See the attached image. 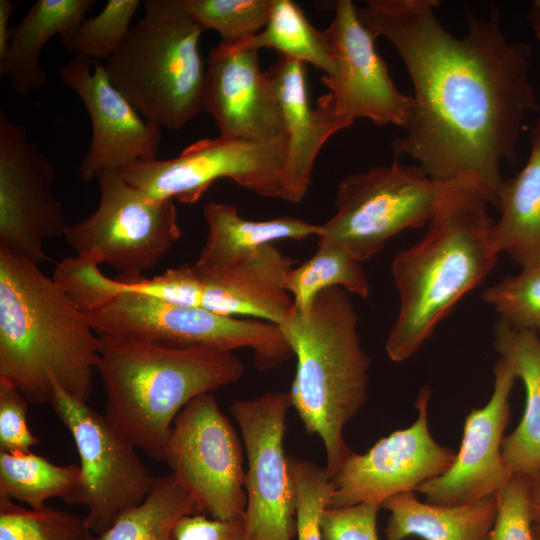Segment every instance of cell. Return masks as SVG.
Listing matches in <instances>:
<instances>
[{
  "label": "cell",
  "instance_id": "cell-1",
  "mask_svg": "<svg viewBox=\"0 0 540 540\" xmlns=\"http://www.w3.org/2000/svg\"><path fill=\"white\" fill-rule=\"evenodd\" d=\"M437 0H369L357 8L375 36L391 42L414 89L405 136L395 157L407 155L432 179L474 181L496 205L502 161L514 163L523 123L539 111L530 82L532 47L510 41L500 12L466 10L467 31L451 34L438 20Z\"/></svg>",
  "mask_w": 540,
  "mask_h": 540
},
{
  "label": "cell",
  "instance_id": "cell-2",
  "mask_svg": "<svg viewBox=\"0 0 540 540\" xmlns=\"http://www.w3.org/2000/svg\"><path fill=\"white\" fill-rule=\"evenodd\" d=\"M101 338L39 265L0 247V377L31 404L50 403L52 381L87 402Z\"/></svg>",
  "mask_w": 540,
  "mask_h": 540
},
{
  "label": "cell",
  "instance_id": "cell-37",
  "mask_svg": "<svg viewBox=\"0 0 540 540\" xmlns=\"http://www.w3.org/2000/svg\"><path fill=\"white\" fill-rule=\"evenodd\" d=\"M28 404L16 386L0 377V452L29 451L38 444L27 421Z\"/></svg>",
  "mask_w": 540,
  "mask_h": 540
},
{
  "label": "cell",
  "instance_id": "cell-26",
  "mask_svg": "<svg viewBox=\"0 0 540 540\" xmlns=\"http://www.w3.org/2000/svg\"><path fill=\"white\" fill-rule=\"evenodd\" d=\"M381 507L389 511L387 540H486L493 525L497 495L456 506L422 502L415 492L396 494Z\"/></svg>",
  "mask_w": 540,
  "mask_h": 540
},
{
  "label": "cell",
  "instance_id": "cell-5",
  "mask_svg": "<svg viewBox=\"0 0 540 540\" xmlns=\"http://www.w3.org/2000/svg\"><path fill=\"white\" fill-rule=\"evenodd\" d=\"M100 338L96 372L104 387L105 415L154 460H164L173 422L185 405L244 373L233 352Z\"/></svg>",
  "mask_w": 540,
  "mask_h": 540
},
{
  "label": "cell",
  "instance_id": "cell-42",
  "mask_svg": "<svg viewBox=\"0 0 540 540\" xmlns=\"http://www.w3.org/2000/svg\"><path fill=\"white\" fill-rule=\"evenodd\" d=\"M527 21L534 33H540V0H534L532 2L527 14Z\"/></svg>",
  "mask_w": 540,
  "mask_h": 540
},
{
  "label": "cell",
  "instance_id": "cell-16",
  "mask_svg": "<svg viewBox=\"0 0 540 540\" xmlns=\"http://www.w3.org/2000/svg\"><path fill=\"white\" fill-rule=\"evenodd\" d=\"M335 63L331 75L322 76L338 116L350 127L356 119L377 125L406 127L413 97L396 87L385 60L375 47V36L360 21L350 0H338L335 15L324 31Z\"/></svg>",
  "mask_w": 540,
  "mask_h": 540
},
{
  "label": "cell",
  "instance_id": "cell-11",
  "mask_svg": "<svg viewBox=\"0 0 540 540\" xmlns=\"http://www.w3.org/2000/svg\"><path fill=\"white\" fill-rule=\"evenodd\" d=\"M286 154L287 139L253 142L220 135L194 142L174 158L136 161L119 172L155 200L192 204L222 178L260 196L281 198Z\"/></svg>",
  "mask_w": 540,
  "mask_h": 540
},
{
  "label": "cell",
  "instance_id": "cell-12",
  "mask_svg": "<svg viewBox=\"0 0 540 540\" xmlns=\"http://www.w3.org/2000/svg\"><path fill=\"white\" fill-rule=\"evenodd\" d=\"M164 460L202 513L218 520L244 515L247 496L241 442L212 393L194 398L179 412Z\"/></svg>",
  "mask_w": 540,
  "mask_h": 540
},
{
  "label": "cell",
  "instance_id": "cell-31",
  "mask_svg": "<svg viewBox=\"0 0 540 540\" xmlns=\"http://www.w3.org/2000/svg\"><path fill=\"white\" fill-rule=\"evenodd\" d=\"M0 540H95L85 517L45 506L26 509L0 497Z\"/></svg>",
  "mask_w": 540,
  "mask_h": 540
},
{
  "label": "cell",
  "instance_id": "cell-36",
  "mask_svg": "<svg viewBox=\"0 0 540 540\" xmlns=\"http://www.w3.org/2000/svg\"><path fill=\"white\" fill-rule=\"evenodd\" d=\"M529 484L530 477L512 475L496 494V515L486 540H535Z\"/></svg>",
  "mask_w": 540,
  "mask_h": 540
},
{
  "label": "cell",
  "instance_id": "cell-18",
  "mask_svg": "<svg viewBox=\"0 0 540 540\" xmlns=\"http://www.w3.org/2000/svg\"><path fill=\"white\" fill-rule=\"evenodd\" d=\"M493 376L488 403L473 408L465 418L460 447L451 466L416 489L425 495V502L442 506L476 502L497 494L512 477L501 448L517 377L501 357L493 366Z\"/></svg>",
  "mask_w": 540,
  "mask_h": 540
},
{
  "label": "cell",
  "instance_id": "cell-38",
  "mask_svg": "<svg viewBox=\"0 0 540 540\" xmlns=\"http://www.w3.org/2000/svg\"><path fill=\"white\" fill-rule=\"evenodd\" d=\"M380 505L359 503L327 507L320 518L323 540H379L377 514Z\"/></svg>",
  "mask_w": 540,
  "mask_h": 540
},
{
  "label": "cell",
  "instance_id": "cell-19",
  "mask_svg": "<svg viewBox=\"0 0 540 540\" xmlns=\"http://www.w3.org/2000/svg\"><path fill=\"white\" fill-rule=\"evenodd\" d=\"M258 50L220 42L207 58L203 110L221 136L253 142L287 139L279 97Z\"/></svg>",
  "mask_w": 540,
  "mask_h": 540
},
{
  "label": "cell",
  "instance_id": "cell-20",
  "mask_svg": "<svg viewBox=\"0 0 540 540\" xmlns=\"http://www.w3.org/2000/svg\"><path fill=\"white\" fill-rule=\"evenodd\" d=\"M293 260L274 244L228 268L192 267L190 307L281 325L294 308L284 280Z\"/></svg>",
  "mask_w": 540,
  "mask_h": 540
},
{
  "label": "cell",
  "instance_id": "cell-7",
  "mask_svg": "<svg viewBox=\"0 0 540 540\" xmlns=\"http://www.w3.org/2000/svg\"><path fill=\"white\" fill-rule=\"evenodd\" d=\"M143 17L103 64L113 85L150 124L179 130L203 111L204 31L183 0H146Z\"/></svg>",
  "mask_w": 540,
  "mask_h": 540
},
{
  "label": "cell",
  "instance_id": "cell-28",
  "mask_svg": "<svg viewBox=\"0 0 540 540\" xmlns=\"http://www.w3.org/2000/svg\"><path fill=\"white\" fill-rule=\"evenodd\" d=\"M331 287L343 288L361 298H367L371 292L361 262L341 244L318 237L315 254L288 271L284 288L291 295L294 307L304 312L321 291Z\"/></svg>",
  "mask_w": 540,
  "mask_h": 540
},
{
  "label": "cell",
  "instance_id": "cell-35",
  "mask_svg": "<svg viewBox=\"0 0 540 540\" xmlns=\"http://www.w3.org/2000/svg\"><path fill=\"white\" fill-rule=\"evenodd\" d=\"M288 460L296 491V540H323L320 518L332 490L327 471L295 456Z\"/></svg>",
  "mask_w": 540,
  "mask_h": 540
},
{
  "label": "cell",
  "instance_id": "cell-33",
  "mask_svg": "<svg viewBox=\"0 0 540 540\" xmlns=\"http://www.w3.org/2000/svg\"><path fill=\"white\" fill-rule=\"evenodd\" d=\"M188 13L203 30L212 29L222 43L243 42L268 22L273 0H183Z\"/></svg>",
  "mask_w": 540,
  "mask_h": 540
},
{
  "label": "cell",
  "instance_id": "cell-14",
  "mask_svg": "<svg viewBox=\"0 0 540 540\" xmlns=\"http://www.w3.org/2000/svg\"><path fill=\"white\" fill-rule=\"evenodd\" d=\"M55 170L26 128L0 110V247L37 265L47 261V240L68 227L53 190Z\"/></svg>",
  "mask_w": 540,
  "mask_h": 540
},
{
  "label": "cell",
  "instance_id": "cell-23",
  "mask_svg": "<svg viewBox=\"0 0 540 540\" xmlns=\"http://www.w3.org/2000/svg\"><path fill=\"white\" fill-rule=\"evenodd\" d=\"M527 162L512 178L503 180L496 196L500 217L491 238L522 269L540 265V115L530 132Z\"/></svg>",
  "mask_w": 540,
  "mask_h": 540
},
{
  "label": "cell",
  "instance_id": "cell-13",
  "mask_svg": "<svg viewBox=\"0 0 540 540\" xmlns=\"http://www.w3.org/2000/svg\"><path fill=\"white\" fill-rule=\"evenodd\" d=\"M290 407L289 393L282 391L236 400L230 406L248 462L246 540L296 538V491L283 444Z\"/></svg>",
  "mask_w": 540,
  "mask_h": 540
},
{
  "label": "cell",
  "instance_id": "cell-24",
  "mask_svg": "<svg viewBox=\"0 0 540 540\" xmlns=\"http://www.w3.org/2000/svg\"><path fill=\"white\" fill-rule=\"evenodd\" d=\"M94 0H37L12 28L10 45L0 61V75L22 96L41 88L47 73L40 64L46 43L55 35L67 38L86 18Z\"/></svg>",
  "mask_w": 540,
  "mask_h": 540
},
{
  "label": "cell",
  "instance_id": "cell-39",
  "mask_svg": "<svg viewBox=\"0 0 540 540\" xmlns=\"http://www.w3.org/2000/svg\"><path fill=\"white\" fill-rule=\"evenodd\" d=\"M175 540H246L244 518L218 520L204 513L186 515L174 528Z\"/></svg>",
  "mask_w": 540,
  "mask_h": 540
},
{
  "label": "cell",
  "instance_id": "cell-34",
  "mask_svg": "<svg viewBox=\"0 0 540 540\" xmlns=\"http://www.w3.org/2000/svg\"><path fill=\"white\" fill-rule=\"evenodd\" d=\"M482 299L510 325L540 331V265L488 287Z\"/></svg>",
  "mask_w": 540,
  "mask_h": 540
},
{
  "label": "cell",
  "instance_id": "cell-8",
  "mask_svg": "<svg viewBox=\"0 0 540 540\" xmlns=\"http://www.w3.org/2000/svg\"><path fill=\"white\" fill-rule=\"evenodd\" d=\"M466 182L475 183L438 181L418 165L397 161L349 174L337 186L335 215L320 225L317 237L341 244L360 262L368 261L396 234L428 224L446 194Z\"/></svg>",
  "mask_w": 540,
  "mask_h": 540
},
{
  "label": "cell",
  "instance_id": "cell-41",
  "mask_svg": "<svg viewBox=\"0 0 540 540\" xmlns=\"http://www.w3.org/2000/svg\"><path fill=\"white\" fill-rule=\"evenodd\" d=\"M529 500L533 522L540 523V473L530 477Z\"/></svg>",
  "mask_w": 540,
  "mask_h": 540
},
{
  "label": "cell",
  "instance_id": "cell-17",
  "mask_svg": "<svg viewBox=\"0 0 540 540\" xmlns=\"http://www.w3.org/2000/svg\"><path fill=\"white\" fill-rule=\"evenodd\" d=\"M75 57L60 67L59 78L84 104L92 135L79 173L84 182L136 161L156 160L161 128L148 123L113 85L102 62Z\"/></svg>",
  "mask_w": 540,
  "mask_h": 540
},
{
  "label": "cell",
  "instance_id": "cell-10",
  "mask_svg": "<svg viewBox=\"0 0 540 540\" xmlns=\"http://www.w3.org/2000/svg\"><path fill=\"white\" fill-rule=\"evenodd\" d=\"M97 209L68 225L63 238L76 256H91L122 276L143 275L180 239L173 200H155L136 189L119 171L96 178Z\"/></svg>",
  "mask_w": 540,
  "mask_h": 540
},
{
  "label": "cell",
  "instance_id": "cell-45",
  "mask_svg": "<svg viewBox=\"0 0 540 540\" xmlns=\"http://www.w3.org/2000/svg\"><path fill=\"white\" fill-rule=\"evenodd\" d=\"M403 540H420V539H417V538H406V539H403Z\"/></svg>",
  "mask_w": 540,
  "mask_h": 540
},
{
  "label": "cell",
  "instance_id": "cell-43",
  "mask_svg": "<svg viewBox=\"0 0 540 540\" xmlns=\"http://www.w3.org/2000/svg\"><path fill=\"white\" fill-rule=\"evenodd\" d=\"M533 525V532L535 536V540H540V523L534 522Z\"/></svg>",
  "mask_w": 540,
  "mask_h": 540
},
{
  "label": "cell",
  "instance_id": "cell-30",
  "mask_svg": "<svg viewBox=\"0 0 540 540\" xmlns=\"http://www.w3.org/2000/svg\"><path fill=\"white\" fill-rule=\"evenodd\" d=\"M233 45L258 51L272 48L281 56L312 64L324 75L335 71L324 32L314 28L291 0H273L268 22L261 32Z\"/></svg>",
  "mask_w": 540,
  "mask_h": 540
},
{
  "label": "cell",
  "instance_id": "cell-9",
  "mask_svg": "<svg viewBox=\"0 0 540 540\" xmlns=\"http://www.w3.org/2000/svg\"><path fill=\"white\" fill-rule=\"evenodd\" d=\"M52 408L71 434L80 458V480L64 500L87 509L85 520L96 536L127 510L143 502L154 476L136 446L103 414L52 381Z\"/></svg>",
  "mask_w": 540,
  "mask_h": 540
},
{
  "label": "cell",
  "instance_id": "cell-44",
  "mask_svg": "<svg viewBox=\"0 0 540 540\" xmlns=\"http://www.w3.org/2000/svg\"><path fill=\"white\" fill-rule=\"evenodd\" d=\"M534 34H535V36H536V38H537V40H538V42L540 44V33L535 32Z\"/></svg>",
  "mask_w": 540,
  "mask_h": 540
},
{
  "label": "cell",
  "instance_id": "cell-40",
  "mask_svg": "<svg viewBox=\"0 0 540 540\" xmlns=\"http://www.w3.org/2000/svg\"><path fill=\"white\" fill-rule=\"evenodd\" d=\"M15 4L11 0H0V61L8 52L12 28H9V20Z\"/></svg>",
  "mask_w": 540,
  "mask_h": 540
},
{
  "label": "cell",
  "instance_id": "cell-27",
  "mask_svg": "<svg viewBox=\"0 0 540 540\" xmlns=\"http://www.w3.org/2000/svg\"><path fill=\"white\" fill-rule=\"evenodd\" d=\"M197 513H202L197 501L172 474L154 477L143 502L125 511L95 540H175L178 521Z\"/></svg>",
  "mask_w": 540,
  "mask_h": 540
},
{
  "label": "cell",
  "instance_id": "cell-4",
  "mask_svg": "<svg viewBox=\"0 0 540 540\" xmlns=\"http://www.w3.org/2000/svg\"><path fill=\"white\" fill-rule=\"evenodd\" d=\"M53 278L101 337L228 352L248 348L261 371L293 357L278 324L179 306L122 289L103 274L99 262L90 256L62 259L55 266Z\"/></svg>",
  "mask_w": 540,
  "mask_h": 540
},
{
  "label": "cell",
  "instance_id": "cell-6",
  "mask_svg": "<svg viewBox=\"0 0 540 540\" xmlns=\"http://www.w3.org/2000/svg\"><path fill=\"white\" fill-rule=\"evenodd\" d=\"M296 357L289 393L309 434L322 440L331 479L353 453L345 426L367 401L370 358L358 333V315L346 290L321 291L309 308L295 307L279 325Z\"/></svg>",
  "mask_w": 540,
  "mask_h": 540
},
{
  "label": "cell",
  "instance_id": "cell-32",
  "mask_svg": "<svg viewBox=\"0 0 540 540\" xmlns=\"http://www.w3.org/2000/svg\"><path fill=\"white\" fill-rule=\"evenodd\" d=\"M139 0H109L97 15L85 18L62 45L75 57L104 63L122 45L131 21L141 6Z\"/></svg>",
  "mask_w": 540,
  "mask_h": 540
},
{
  "label": "cell",
  "instance_id": "cell-22",
  "mask_svg": "<svg viewBox=\"0 0 540 540\" xmlns=\"http://www.w3.org/2000/svg\"><path fill=\"white\" fill-rule=\"evenodd\" d=\"M493 335L494 350L509 363L525 389L522 419L502 442L503 462L512 475L531 477L540 473V335L501 318Z\"/></svg>",
  "mask_w": 540,
  "mask_h": 540
},
{
  "label": "cell",
  "instance_id": "cell-29",
  "mask_svg": "<svg viewBox=\"0 0 540 540\" xmlns=\"http://www.w3.org/2000/svg\"><path fill=\"white\" fill-rule=\"evenodd\" d=\"M80 465H56L31 450L0 452V497L45 507L51 498L65 500L76 488Z\"/></svg>",
  "mask_w": 540,
  "mask_h": 540
},
{
  "label": "cell",
  "instance_id": "cell-21",
  "mask_svg": "<svg viewBox=\"0 0 540 540\" xmlns=\"http://www.w3.org/2000/svg\"><path fill=\"white\" fill-rule=\"evenodd\" d=\"M266 73L277 91L287 134L281 198L298 203L309 189L319 151L333 134L348 126L338 116L330 93L311 107L305 63L280 55Z\"/></svg>",
  "mask_w": 540,
  "mask_h": 540
},
{
  "label": "cell",
  "instance_id": "cell-25",
  "mask_svg": "<svg viewBox=\"0 0 540 540\" xmlns=\"http://www.w3.org/2000/svg\"><path fill=\"white\" fill-rule=\"evenodd\" d=\"M208 234L195 265L228 268L278 240H304L320 234V225L292 216L253 221L240 216L232 204L209 202L203 209Z\"/></svg>",
  "mask_w": 540,
  "mask_h": 540
},
{
  "label": "cell",
  "instance_id": "cell-3",
  "mask_svg": "<svg viewBox=\"0 0 540 540\" xmlns=\"http://www.w3.org/2000/svg\"><path fill=\"white\" fill-rule=\"evenodd\" d=\"M488 200L473 182L451 189L423 238L396 253L392 276L399 309L385 350L393 362L412 357L459 300L495 267Z\"/></svg>",
  "mask_w": 540,
  "mask_h": 540
},
{
  "label": "cell",
  "instance_id": "cell-15",
  "mask_svg": "<svg viewBox=\"0 0 540 540\" xmlns=\"http://www.w3.org/2000/svg\"><path fill=\"white\" fill-rule=\"evenodd\" d=\"M431 390L421 388L416 401V420L407 428L380 438L363 454L352 453L330 479L328 507L359 503L382 505L388 498L416 492L426 481L443 474L456 452L435 441L428 427Z\"/></svg>",
  "mask_w": 540,
  "mask_h": 540
}]
</instances>
